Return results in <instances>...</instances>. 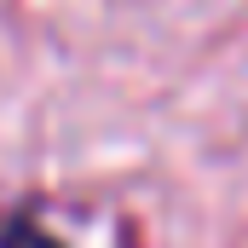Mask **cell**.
Returning <instances> with one entry per match:
<instances>
[{
  "mask_svg": "<svg viewBox=\"0 0 248 248\" xmlns=\"http://www.w3.org/2000/svg\"><path fill=\"white\" fill-rule=\"evenodd\" d=\"M0 248H63L41 219H29V214H17V219H6V231H0Z\"/></svg>",
  "mask_w": 248,
  "mask_h": 248,
  "instance_id": "1",
  "label": "cell"
}]
</instances>
